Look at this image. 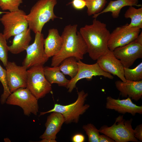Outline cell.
Returning a JSON list of instances; mask_svg holds the SVG:
<instances>
[{
    "label": "cell",
    "mask_w": 142,
    "mask_h": 142,
    "mask_svg": "<svg viewBox=\"0 0 142 142\" xmlns=\"http://www.w3.org/2000/svg\"><path fill=\"white\" fill-rule=\"evenodd\" d=\"M79 31L86 44L87 53L93 60L109 50L108 42L110 33L105 24L94 18L92 24L85 25Z\"/></svg>",
    "instance_id": "cell-1"
},
{
    "label": "cell",
    "mask_w": 142,
    "mask_h": 142,
    "mask_svg": "<svg viewBox=\"0 0 142 142\" xmlns=\"http://www.w3.org/2000/svg\"><path fill=\"white\" fill-rule=\"evenodd\" d=\"M78 25L69 24L65 27L61 36L63 43L59 52L52 57L51 65L58 66L65 59L74 57L78 60L84 58L87 53V47L80 33L77 31Z\"/></svg>",
    "instance_id": "cell-2"
},
{
    "label": "cell",
    "mask_w": 142,
    "mask_h": 142,
    "mask_svg": "<svg viewBox=\"0 0 142 142\" xmlns=\"http://www.w3.org/2000/svg\"><path fill=\"white\" fill-rule=\"evenodd\" d=\"M57 3V0H38L37 2L26 17L31 31L35 34L41 33L44 25L50 20L62 18L56 16L54 13V8Z\"/></svg>",
    "instance_id": "cell-3"
},
{
    "label": "cell",
    "mask_w": 142,
    "mask_h": 142,
    "mask_svg": "<svg viewBox=\"0 0 142 142\" xmlns=\"http://www.w3.org/2000/svg\"><path fill=\"white\" fill-rule=\"evenodd\" d=\"M77 94L78 98L74 103L66 105L55 104L52 109L47 111L40 112L39 116L48 113L56 112L63 115L65 123H78L80 116L89 108L90 105L85 104L88 95L87 93L82 90L80 92L78 91Z\"/></svg>",
    "instance_id": "cell-4"
},
{
    "label": "cell",
    "mask_w": 142,
    "mask_h": 142,
    "mask_svg": "<svg viewBox=\"0 0 142 142\" xmlns=\"http://www.w3.org/2000/svg\"><path fill=\"white\" fill-rule=\"evenodd\" d=\"M123 115L116 118L114 124L110 126H102L100 133L108 135L116 142H140L134 136L131 123L133 119L126 120Z\"/></svg>",
    "instance_id": "cell-5"
},
{
    "label": "cell",
    "mask_w": 142,
    "mask_h": 142,
    "mask_svg": "<svg viewBox=\"0 0 142 142\" xmlns=\"http://www.w3.org/2000/svg\"><path fill=\"white\" fill-rule=\"evenodd\" d=\"M43 65H36L27 70V88L37 99L52 91V84L44 75Z\"/></svg>",
    "instance_id": "cell-6"
},
{
    "label": "cell",
    "mask_w": 142,
    "mask_h": 142,
    "mask_svg": "<svg viewBox=\"0 0 142 142\" xmlns=\"http://www.w3.org/2000/svg\"><path fill=\"white\" fill-rule=\"evenodd\" d=\"M26 14L21 9L6 12L0 18L4 27L3 34L7 40L26 30L28 27Z\"/></svg>",
    "instance_id": "cell-7"
},
{
    "label": "cell",
    "mask_w": 142,
    "mask_h": 142,
    "mask_svg": "<svg viewBox=\"0 0 142 142\" xmlns=\"http://www.w3.org/2000/svg\"><path fill=\"white\" fill-rule=\"evenodd\" d=\"M38 100L27 88H21L12 93L6 103L19 106L25 115L29 116L31 114L37 115L39 109Z\"/></svg>",
    "instance_id": "cell-8"
},
{
    "label": "cell",
    "mask_w": 142,
    "mask_h": 142,
    "mask_svg": "<svg viewBox=\"0 0 142 142\" xmlns=\"http://www.w3.org/2000/svg\"><path fill=\"white\" fill-rule=\"evenodd\" d=\"M124 67L129 68L138 59L142 58V32L134 40L125 45L117 47L112 51Z\"/></svg>",
    "instance_id": "cell-9"
},
{
    "label": "cell",
    "mask_w": 142,
    "mask_h": 142,
    "mask_svg": "<svg viewBox=\"0 0 142 142\" xmlns=\"http://www.w3.org/2000/svg\"><path fill=\"white\" fill-rule=\"evenodd\" d=\"M35 34L33 42L26 50V55L23 62V65L27 69L36 65H43L49 58L44 50L43 34L39 32Z\"/></svg>",
    "instance_id": "cell-10"
},
{
    "label": "cell",
    "mask_w": 142,
    "mask_h": 142,
    "mask_svg": "<svg viewBox=\"0 0 142 142\" xmlns=\"http://www.w3.org/2000/svg\"><path fill=\"white\" fill-rule=\"evenodd\" d=\"M77 64V73L74 78L69 80L66 87L69 93L71 92L76 87L78 81L83 79L90 80L93 76H103L110 79L114 78L113 76L103 70L97 62L93 64H88L83 63L81 60H79L78 61Z\"/></svg>",
    "instance_id": "cell-11"
},
{
    "label": "cell",
    "mask_w": 142,
    "mask_h": 142,
    "mask_svg": "<svg viewBox=\"0 0 142 142\" xmlns=\"http://www.w3.org/2000/svg\"><path fill=\"white\" fill-rule=\"evenodd\" d=\"M126 25L117 27L110 33L108 42L110 50L113 51L116 48L127 44L137 38L141 32L140 29L128 27Z\"/></svg>",
    "instance_id": "cell-12"
},
{
    "label": "cell",
    "mask_w": 142,
    "mask_h": 142,
    "mask_svg": "<svg viewBox=\"0 0 142 142\" xmlns=\"http://www.w3.org/2000/svg\"><path fill=\"white\" fill-rule=\"evenodd\" d=\"M5 67L7 85L11 93L18 88L27 87V69L25 66L8 61Z\"/></svg>",
    "instance_id": "cell-13"
},
{
    "label": "cell",
    "mask_w": 142,
    "mask_h": 142,
    "mask_svg": "<svg viewBox=\"0 0 142 142\" xmlns=\"http://www.w3.org/2000/svg\"><path fill=\"white\" fill-rule=\"evenodd\" d=\"M97 60V62L104 71L116 76L123 82L126 81L124 75V67L120 60L115 56L112 51L109 50Z\"/></svg>",
    "instance_id": "cell-14"
},
{
    "label": "cell",
    "mask_w": 142,
    "mask_h": 142,
    "mask_svg": "<svg viewBox=\"0 0 142 142\" xmlns=\"http://www.w3.org/2000/svg\"><path fill=\"white\" fill-rule=\"evenodd\" d=\"M47 118L45 124L46 129L39 138V142H56V135L60 130L65 122L63 116L61 113L53 112Z\"/></svg>",
    "instance_id": "cell-15"
},
{
    "label": "cell",
    "mask_w": 142,
    "mask_h": 142,
    "mask_svg": "<svg viewBox=\"0 0 142 142\" xmlns=\"http://www.w3.org/2000/svg\"><path fill=\"white\" fill-rule=\"evenodd\" d=\"M105 107L108 109L113 110L123 114L128 113L135 116L137 113L142 114V106L134 104L129 97L126 99L120 100L108 96L106 98Z\"/></svg>",
    "instance_id": "cell-16"
},
{
    "label": "cell",
    "mask_w": 142,
    "mask_h": 142,
    "mask_svg": "<svg viewBox=\"0 0 142 142\" xmlns=\"http://www.w3.org/2000/svg\"><path fill=\"white\" fill-rule=\"evenodd\" d=\"M115 87L123 97H128L137 101L142 97V80L138 81L126 80L125 82L118 80L115 82Z\"/></svg>",
    "instance_id": "cell-17"
},
{
    "label": "cell",
    "mask_w": 142,
    "mask_h": 142,
    "mask_svg": "<svg viewBox=\"0 0 142 142\" xmlns=\"http://www.w3.org/2000/svg\"><path fill=\"white\" fill-rule=\"evenodd\" d=\"M62 37L56 28L48 30L47 36L44 40L45 52L49 58L57 54L60 51L62 45Z\"/></svg>",
    "instance_id": "cell-18"
},
{
    "label": "cell",
    "mask_w": 142,
    "mask_h": 142,
    "mask_svg": "<svg viewBox=\"0 0 142 142\" xmlns=\"http://www.w3.org/2000/svg\"><path fill=\"white\" fill-rule=\"evenodd\" d=\"M31 31L28 28L14 36L11 45L8 46L9 51L13 54H16L26 50L32 39Z\"/></svg>",
    "instance_id": "cell-19"
},
{
    "label": "cell",
    "mask_w": 142,
    "mask_h": 142,
    "mask_svg": "<svg viewBox=\"0 0 142 142\" xmlns=\"http://www.w3.org/2000/svg\"><path fill=\"white\" fill-rule=\"evenodd\" d=\"M138 0H116L110 1L107 6L100 13L93 15V17L97 18L100 14L110 12L111 13V16L113 18H117L119 16L121 9L126 6H141L138 5Z\"/></svg>",
    "instance_id": "cell-20"
},
{
    "label": "cell",
    "mask_w": 142,
    "mask_h": 142,
    "mask_svg": "<svg viewBox=\"0 0 142 142\" xmlns=\"http://www.w3.org/2000/svg\"><path fill=\"white\" fill-rule=\"evenodd\" d=\"M43 71L45 77L50 84L55 83L59 86L67 87L69 80L65 78L58 66L44 67Z\"/></svg>",
    "instance_id": "cell-21"
},
{
    "label": "cell",
    "mask_w": 142,
    "mask_h": 142,
    "mask_svg": "<svg viewBox=\"0 0 142 142\" xmlns=\"http://www.w3.org/2000/svg\"><path fill=\"white\" fill-rule=\"evenodd\" d=\"M124 17L126 18L131 19L130 23L127 24L129 28L137 27L142 28V7L136 9L133 6H130L125 12Z\"/></svg>",
    "instance_id": "cell-22"
},
{
    "label": "cell",
    "mask_w": 142,
    "mask_h": 142,
    "mask_svg": "<svg viewBox=\"0 0 142 142\" xmlns=\"http://www.w3.org/2000/svg\"><path fill=\"white\" fill-rule=\"evenodd\" d=\"M78 61L74 57L65 59L60 64L59 67L60 70L64 75L69 76L71 79L74 78L78 71Z\"/></svg>",
    "instance_id": "cell-23"
},
{
    "label": "cell",
    "mask_w": 142,
    "mask_h": 142,
    "mask_svg": "<svg viewBox=\"0 0 142 142\" xmlns=\"http://www.w3.org/2000/svg\"><path fill=\"white\" fill-rule=\"evenodd\" d=\"M87 7L88 16L98 14L103 9L107 3L106 0H84Z\"/></svg>",
    "instance_id": "cell-24"
},
{
    "label": "cell",
    "mask_w": 142,
    "mask_h": 142,
    "mask_svg": "<svg viewBox=\"0 0 142 142\" xmlns=\"http://www.w3.org/2000/svg\"><path fill=\"white\" fill-rule=\"evenodd\" d=\"M124 70L126 80L135 81L142 80V62L133 69L124 67Z\"/></svg>",
    "instance_id": "cell-25"
},
{
    "label": "cell",
    "mask_w": 142,
    "mask_h": 142,
    "mask_svg": "<svg viewBox=\"0 0 142 142\" xmlns=\"http://www.w3.org/2000/svg\"><path fill=\"white\" fill-rule=\"evenodd\" d=\"M0 82L3 87V92L2 94L0 102L2 104L6 103L7 98L11 94L9 89L7 80L6 70L0 64Z\"/></svg>",
    "instance_id": "cell-26"
},
{
    "label": "cell",
    "mask_w": 142,
    "mask_h": 142,
    "mask_svg": "<svg viewBox=\"0 0 142 142\" xmlns=\"http://www.w3.org/2000/svg\"><path fill=\"white\" fill-rule=\"evenodd\" d=\"M7 40L3 33L0 32V60L5 67L8 62V53L9 51Z\"/></svg>",
    "instance_id": "cell-27"
},
{
    "label": "cell",
    "mask_w": 142,
    "mask_h": 142,
    "mask_svg": "<svg viewBox=\"0 0 142 142\" xmlns=\"http://www.w3.org/2000/svg\"><path fill=\"white\" fill-rule=\"evenodd\" d=\"M83 128L88 136L89 142H99V130L93 124L89 123L84 125Z\"/></svg>",
    "instance_id": "cell-28"
},
{
    "label": "cell",
    "mask_w": 142,
    "mask_h": 142,
    "mask_svg": "<svg viewBox=\"0 0 142 142\" xmlns=\"http://www.w3.org/2000/svg\"><path fill=\"white\" fill-rule=\"evenodd\" d=\"M22 3V0H0V8L3 11H13L19 9Z\"/></svg>",
    "instance_id": "cell-29"
},
{
    "label": "cell",
    "mask_w": 142,
    "mask_h": 142,
    "mask_svg": "<svg viewBox=\"0 0 142 142\" xmlns=\"http://www.w3.org/2000/svg\"><path fill=\"white\" fill-rule=\"evenodd\" d=\"M73 7L78 10H82L86 6V3L84 0H73L71 2Z\"/></svg>",
    "instance_id": "cell-30"
},
{
    "label": "cell",
    "mask_w": 142,
    "mask_h": 142,
    "mask_svg": "<svg viewBox=\"0 0 142 142\" xmlns=\"http://www.w3.org/2000/svg\"><path fill=\"white\" fill-rule=\"evenodd\" d=\"M135 137L140 142L142 141V124H140L136 126L134 129Z\"/></svg>",
    "instance_id": "cell-31"
},
{
    "label": "cell",
    "mask_w": 142,
    "mask_h": 142,
    "mask_svg": "<svg viewBox=\"0 0 142 142\" xmlns=\"http://www.w3.org/2000/svg\"><path fill=\"white\" fill-rule=\"evenodd\" d=\"M84 136L81 134H77L72 137V140L73 142H83L84 141Z\"/></svg>",
    "instance_id": "cell-32"
},
{
    "label": "cell",
    "mask_w": 142,
    "mask_h": 142,
    "mask_svg": "<svg viewBox=\"0 0 142 142\" xmlns=\"http://www.w3.org/2000/svg\"><path fill=\"white\" fill-rule=\"evenodd\" d=\"M111 138L107 135L103 134L100 135L99 136V142H115Z\"/></svg>",
    "instance_id": "cell-33"
},
{
    "label": "cell",
    "mask_w": 142,
    "mask_h": 142,
    "mask_svg": "<svg viewBox=\"0 0 142 142\" xmlns=\"http://www.w3.org/2000/svg\"><path fill=\"white\" fill-rule=\"evenodd\" d=\"M4 141L6 142H11L10 140L8 138H6L4 139Z\"/></svg>",
    "instance_id": "cell-34"
},
{
    "label": "cell",
    "mask_w": 142,
    "mask_h": 142,
    "mask_svg": "<svg viewBox=\"0 0 142 142\" xmlns=\"http://www.w3.org/2000/svg\"><path fill=\"white\" fill-rule=\"evenodd\" d=\"M6 12H3V11H0V15L2 14H3L5 13Z\"/></svg>",
    "instance_id": "cell-35"
}]
</instances>
